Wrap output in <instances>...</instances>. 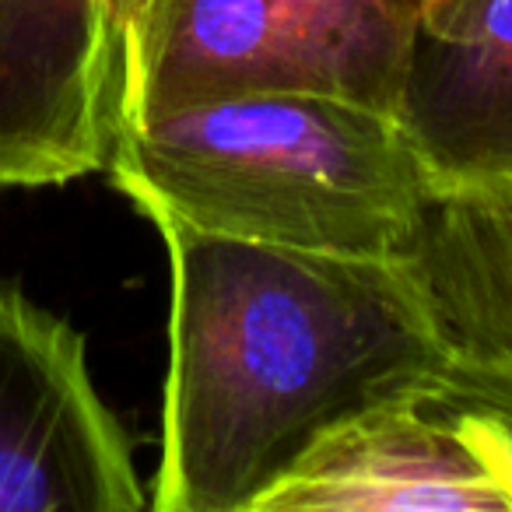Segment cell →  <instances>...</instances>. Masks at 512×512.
<instances>
[{
  "label": "cell",
  "instance_id": "obj_4",
  "mask_svg": "<svg viewBox=\"0 0 512 512\" xmlns=\"http://www.w3.org/2000/svg\"><path fill=\"white\" fill-rule=\"evenodd\" d=\"M134 449L85 337L0 281V512H137Z\"/></svg>",
  "mask_w": 512,
  "mask_h": 512
},
{
  "label": "cell",
  "instance_id": "obj_2",
  "mask_svg": "<svg viewBox=\"0 0 512 512\" xmlns=\"http://www.w3.org/2000/svg\"><path fill=\"white\" fill-rule=\"evenodd\" d=\"M106 172L151 221L379 260L414 246L439 193L397 116L302 92L218 95L127 120Z\"/></svg>",
  "mask_w": 512,
  "mask_h": 512
},
{
  "label": "cell",
  "instance_id": "obj_6",
  "mask_svg": "<svg viewBox=\"0 0 512 512\" xmlns=\"http://www.w3.org/2000/svg\"><path fill=\"white\" fill-rule=\"evenodd\" d=\"M397 123L439 193L512 183V0H428Z\"/></svg>",
  "mask_w": 512,
  "mask_h": 512
},
{
  "label": "cell",
  "instance_id": "obj_5",
  "mask_svg": "<svg viewBox=\"0 0 512 512\" xmlns=\"http://www.w3.org/2000/svg\"><path fill=\"white\" fill-rule=\"evenodd\" d=\"M253 512H512L477 442L418 386L348 414Z\"/></svg>",
  "mask_w": 512,
  "mask_h": 512
},
{
  "label": "cell",
  "instance_id": "obj_7",
  "mask_svg": "<svg viewBox=\"0 0 512 512\" xmlns=\"http://www.w3.org/2000/svg\"><path fill=\"white\" fill-rule=\"evenodd\" d=\"M404 264L449 348L512 355V183L435 193Z\"/></svg>",
  "mask_w": 512,
  "mask_h": 512
},
{
  "label": "cell",
  "instance_id": "obj_1",
  "mask_svg": "<svg viewBox=\"0 0 512 512\" xmlns=\"http://www.w3.org/2000/svg\"><path fill=\"white\" fill-rule=\"evenodd\" d=\"M169 369L158 512H253L327 428L418 386L442 337L397 260L225 239L158 218Z\"/></svg>",
  "mask_w": 512,
  "mask_h": 512
},
{
  "label": "cell",
  "instance_id": "obj_8",
  "mask_svg": "<svg viewBox=\"0 0 512 512\" xmlns=\"http://www.w3.org/2000/svg\"><path fill=\"white\" fill-rule=\"evenodd\" d=\"M418 390L477 442L512 498V355L449 348Z\"/></svg>",
  "mask_w": 512,
  "mask_h": 512
},
{
  "label": "cell",
  "instance_id": "obj_3",
  "mask_svg": "<svg viewBox=\"0 0 512 512\" xmlns=\"http://www.w3.org/2000/svg\"><path fill=\"white\" fill-rule=\"evenodd\" d=\"M428 0H151L127 57L123 123L246 92L348 99L397 116Z\"/></svg>",
  "mask_w": 512,
  "mask_h": 512
}]
</instances>
